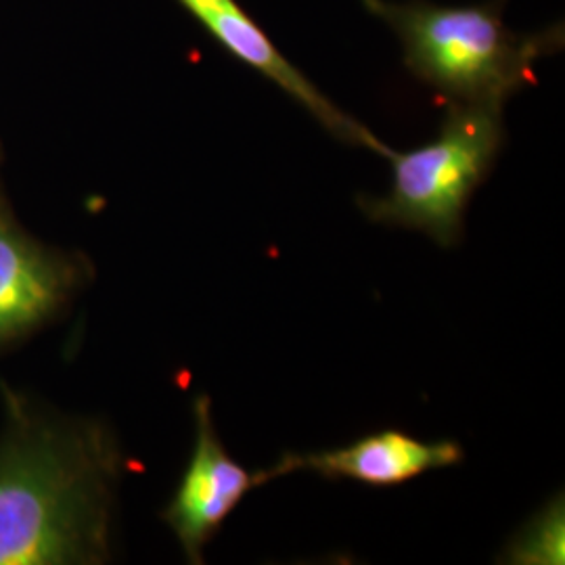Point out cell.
<instances>
[{"mask_svg":"<svg viewBox=\"0 0 565 565\" xmlns=\"http://www.w3.org/2000/svg\"><path fill=\"white\" fill-rule=\"evenodd\" d=\"M4 396L0 565L105 564L124 473L118 440L99 422Z\"/></svg>","mask_w":565,"mask_h":565,"instance_id":"1","label":"cell"},{"mask_svg":"<svg viewBox=\"0 0 565 565\" xmlns=\"http://www.w3.org/2000/svg\"><path fill=\"white\" fill-rule=\"evenodd\" d=\"M363 2L403 41L406 70L448 103L505 105L536 82V61L564 49V23L539 34L509 30L505 0L471 7L427 0Z\"/></svg>","mask_w":565,"mask_h":565,"instance_id":"2","label":"cell"},{"mask_svg":"<svg viewBox=\"0 0 565 565\" xmlns=\"http://www.w3.org/2000/svg\"><path fill=\"white\" fill-rule=\"evenodd\" d=\"M503 145V105L448 103L434 141L404 153L385 147L390 193L361 195L359 207L371 223L419 231L440 247H455L463 237L465 210Z\"/></svg>","mask_w":565,"mask_h":565,"instance_id":"3","label":"cell"},{"mask_svg":"<svg viewBox=\"0 0 565 565\" xmlns=\"http://www.w3.org/2000/svg\"><path fill=\"white\" fill-rule=\"evenodd\" d=\"M195 443L174 497L163 509L189 564H203V551L221 532L243 499L270 482L266 469L249 471L226 450L212 417V403L202 394L193 403Z\"/></svg>","mask_w":565,"mask_h":565,"instance_id":"4","label":"cell"},{"mask_svg":"<svg viewBox=\"0 0 565 565\" xmlns=\"http://www.w3.org/2000/svg\"><path fill=\"white\" fill-rule=\"evenodd\" d=\"M86 277L84 258L34 239L0 200V350L51 323Z\"/></svg>","mask_w":565,"mask_h":565,"instance_id":"5","label":"cell"},{"mask_svg":"<svg viewBox=\"0 0 565 565\" xmlns=\"http://www.w3.org/2000/svg\"><path fill=\"white\" fill-rule=\"evenodd\" d=\"M182 9L202 25L203 30L223 46L228 55L242 61L264 78L275 82L282 93L323 126L329 135L348 145L366 147L384 156V142L369 132L361 121L342 111L321 93L302 72L282 57L281 51L268 39L256 20L237 0H177Z\"/></svg>","mask_w":565,"mask_h":565,"instance_id":"6","label":"cell"},{"mask_svg":"<svg viewBox=\"0 0 565 565\" xmlns=\"http://www.w3.org/2000/svg\"><path fill=\"white\" fill-rule=\"evenodd\" d=\"M463 446L455 440L425 443L398 429L359 438L352 445L319 452H285L266 469L268 480L312 471L329 480H354L373 488L406 484L427 471L463 461Z\"/></svg>","mask_w":565,"mask_h":565,"instance_id":"7","label":"cell"},{"mask_svg":"<svg viewBox=\"0 0 565 565\" xmlns=\"http://www.w3.org/2000/svg\"><path fill=\"white\" fill-rule=\"evenodd\" d=\"M564 501L555 499L507 548L511 564H564Z\"/></svg>","mask_w":565,"mask_h":565,"instance_id":"8","label":"cell"}]
</instances>
